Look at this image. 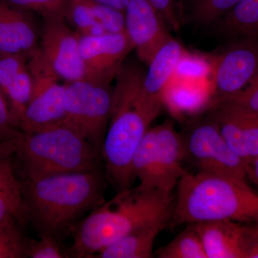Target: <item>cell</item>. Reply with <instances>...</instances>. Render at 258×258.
Instances as JSON below:
<instances>
[{
    "mask_svg": "<svg viewBox=\"0 0 258 258\" xmlns=\"http://www.w3.org/2000/svg\"><path fill=\"white\" fill-rule=\"evenodd\" d=\"M25 256L31 258L64 257L55 237L48 234H40L38 240L26 242Z\"/></svg>",
    "mask_w": 258,
    "mask_h": 258,
    "instance_id": "cell-30",
    "label": "cell"
},
{
    "mask_svg": "<svg viewBox=\"0 0 258 258\" xmlns=\"http://www.w3.org/2000/svg\"><path fill=\"white\" fill-rule=\"evenodd\" d=\"M240 0H191V19L198 25L217 23Z\"/></svg>",
    "mask_w": 258,
    "mask_h": 258,
    "instance_id": "cell-27",
    "label": "cell"
},
{
    "mask_svg": "<svg viewBox=\"0 0 258 258\" xmlns=\"http://www.w3.org/2000/svg\"><path fill=\"white\" fill-rule=\"evenodd\" d=\"M157 130V184L159 189L172 193L187 171L183 167L185 151L181 136L170 120L156 126Z\"/></svg>",
    "mask_w": 258,
    "mask_h": 258,
    "instance_id": "cell-15",
    "label": "cell"
},
{
    "mask_svg": "<svg viewBox=\"0 0 258 258\" xmlns=\"http://www.w3.org/2000/svg\"><path fill=\"white\" fill-rule=\"evenodd\" d=\"M15 8L34 12L42 18L61 16L66 18L71 0H3Z\"/></svg>",
    "mask_w": 258,
    "mask_h": 258,
    "instance_id": "cell-28",
    "label": "cell"
},
{
    "mask_svg": "<svg viewBox=\"0 0 258 258\" xmlns=\"http://www.w3.org/2000/svg\"><path fill=\"white\" fill-rule=\"evenodd\" d=\"M103 183L98 171L25 179L20 184L23 215H28L40 234L55 237L104 202Z\"/></svg>",
    "mask_w": 258,
    "mask_h": 258,
    "instance_id": "cell-3",
    "label": "cell"
},
{
    "mask_svg": "<svg viewBox=\"0 0 258 258\" xmlns=\"http://www.w3.org/2000/svg\"><path fill=\"white\" fill-rule=\"evenodd\" d=\"M170 225V220H161L141 226L97 254L99 258H151L157 236Z\"/></svg>",
    "mask_w": 258,
    "mask_h": 258,
    "instance_id": "cell-20",
    "label": "cell"
},
{
    "mask_svg": "<svg viewBox=\"0 0 258 258\" xmlns=\"http://www.w3.org/2000/svg\"><path fill=\"white\" fill-rule=\"evenodd\" d=\"M213 68L214 57L185 50L173 76L191 81L212 80Z\"/></svg>",
    "mask_w": 258,
    "mask_h": 258,
    "instance_id": "cell-26",
    "label": "cell"
},
{
    "mask_svg": "<svg viewBox=\"0 0 258 258\" xmlns=\"http://www.w3.org/2000/svg\"><path fill=\"white\" fill-rule=\"evenodd\" d=\"M212 80L191 81L172 76L163 93V104L179 116L208 111L212 98Z\"/></svg>",
    "mask_w": 258,
    "mask_h": 258,
    "instance_id": "cell-18",
    "label": "cell"
},
{
    "mask_svg": "<svg viewBox=\"0 0 258 258\" xmlns=\"http://www.w3.org/2000/svg\"><path fill=\"white\" fill-rule=\"evenodd\" d=\"M247 178L258 187V156L248 166Z\"/></svg>",
    "mask_w": 258,
    "mask_h": 258,
    "instance_id": "cell-38",
    "label": "cell"
},
{
    "mask_svg": "<svg viewBox=\"0 0 258 258\" xmlns=\"http://www.w3.org/2000/svg\"><path fill=\"white\" fill-rule=\"evenodd\" d=\"M220 104L232 105L249 111L258 112V74L240 93L217 105Z\"/></svg>",
    "mask_w": 258,
    "mask_h": 258,
    "instance_id": "cell-32",
    "label": "cell"
},
{
    "mask_svg": "<svg viewBox=\"0 0 258 258\" xmlns=\"http://www.w3.org/2000/svg\"><path fill=\"white\" fill-rule=\"evenodd\" d=\"M241 248L243 258H258V222L242 225Z\"/></svg>",
    "mask_w": 258,
    "mask_h": 258,
    "instance_id": "cell-34",
    "label": "cell"
},
{
    "mask_svg": "<svg viewBox=\"0 0 258 258\" xmlns=\"http://www.w3.org/2000/svg\"><path fill=\"white\" fill-rule=\"evenodd\" d=\"M185 49L177 40L171 38L159 49L148 64L144 75L142 97L144 104L152 111L160 113L163 93L174 76L176 64Z\"/></svg>",
    "mask_w": 258,
    "mask_h": 258,
    "instance_id": "cell-16",
    "label": "cell"
},
{
    "mask_svg": "<svg viewBox=\"0 0 258 258\" xmlns=\"http://www.w3.org/2000/svg\"><path fill=\"white\" fill-rule=\"evenodd\" d=\"M28 13L0 0V55H30L38 47L36 26Z\"/></svg>",
    "mask_w": 258,
    "mask_h": 258,
    "instance_id": "cell-17",
    "label": "cell"
},
{
    "mask_svg": "<svg viewBox=\"0 0 258 258\" xmlns=\"http://www.w3.org/2000/svg\"><path fill=\"white\" fill-rule=\"evenodd\" d=\"M25 179L63 173L98 171L102 157L79 134L62 125L25 132L12 142Z\"/></svg>",
    "mask_w": 258,
    "mask_h": 258,
    "instance_id": "cell-5",
    "label": "cell"
},
{
    "mask_svg": "<svg viewBox=\"0 0 258 258\" xmlns=\"http://www.w3.org/2000/svg\"><path fill=\"white\" fill-rule=\"evenodd\" d=\"M96 3L108 5L111 8L125 11L130 0H93Z\"/></svg>",
    "mask_w": 258,
    "mask_h": 258,
    "instance_id": "cell-37",
    "label": "cell"
},
{
    "mask_svg": "<svg viewBox=\"0 0 258 258\" xmlns=\"http://www.w3.org/2000/svg\"><path fill=\"white\" fill-rule=\"evenodd\" d=\"M32 92V79L28 63L17 75L5 93L13 125L18 129Z\"/></svg>",
    "mask_w": 258,
    "mask_h": 258,
    "instance_id": "cell-25",
    "label": "cell"
},
{
    "mask_svg": "<svg viewBox=\"0 0 258 258\" xmlns=\"http://www.w3.org/2000/svg\"><path fill=\"white\" fill-rule=\"evenodd\" d=\"M23 216L21 185L13 169L0 172V225L15 222Z\"/></svg>",
    "mask_w": 258,
    "mask_h": 258,
    "instance_id": "cell-23",
    "label": "cell"
},
{
    "mask_svg": "<svg viewBox=\"0 0 258 258\" xmlns=\"http://www.w3.org/2000/svg\"><path fill=\"white\" fill-rule=\"evenodd\" d=\"M14 152V148L11 143L0 139V172L12 169L9 157Z\"/></svg>",
    "mask_w": 258,
    "mask_h": 258,
    "instance_id": "cell-36",
    "label": "cell"
},
{
    "mask_svg": "<svg viewBox=\"0 0 258 258\" xmlns=\"http://www.w3.org/2000/svg\"><path fill=\"white\" fill-rule=\"evenodd\" d=\"M66 19L81 35L96 36L125 31V11L93 0H71Z\"/></svg>",
    "mask_w": 258,
    "mask_h": 258,
    "instance_id": "cell-14",
    "label": "cell"
},
{
    "mask_svg": "<svg viewBox=\"0 0 258 258\" xmlns=\"http://www.w3.org/2000/svg\"><path fill=\"white\" fill-rule=\"evenodd\" d=\"M156 256L159 258H208L191 224L171 242L158 249Z\"/></svg>",
    "mask_w": 258,
    "mask_h": 258,
    "instance_id": "cell-24",
    "label": "cell"
},
{
    "mask_svg": "<svg viewBox=\"0 0 258 258\" xmlns=\"http://www.w3.org/2000/svg\"><path fill=\"white\" fill-rule=\"evenodd\" d=\"M29 55L28 54L0 55V89L3 94L5 95L19 72L28 63Z\"/></svg>",
    "mask_w": 258,
    "mask_h": 258,
    "instance_id": "cell-31",
    "label": "cell"
},
{
    "mask_svg": "<svg viewBox=\"0 0 258 258\" xmlns=\"http://www.w3.org/2000/svg\"><path fill=\"white\" fill-rule=\"evenodd\" d=\"M214 220L258 222V193L247 180L232 176L187 172L174 195L170 227Z\"/></svg>",
    "mask_w": 258,
    "mask_h": 258,
    "instance_id": "cell-4",
    "label": "cell"
},
{
    "mask_svg": "<svg viewBox=\"0 0 258 258\" xmlns=\"http://www.w3.org/2000/svg\"><path fill=\"white\" fill-rule=\"evenodd\" d=\"M174 195L159 189L135 188L118 191L103 202L74 230L75 257H91L141 226L171 220Z\"/></svg>",
    "mask_w": 258,
    "mask_h": 258,
    "instance_id": "cell-2",
    "label": "cell"
},
{
    "mask_svg": "<svg viewBox=\"0 0 258 258\" xmlns=\"http://www.w3.org/2000/svg\"><path fill=\"white\" fill-rule=\"evenodd\" d=\"M217 23L220 32L233 40H258V0H240Z\"/></svg>",
    "mask_w": 258,
    "mask_h": 258,
    "instance_id": "cell-21",
    "label": "cell"
},
{
    "mask_svg": "<svg viewBox=\"0 0 258 258\" xmlns=\"http://www.w3.org/2000/svg\"><path fill=\"white\" fill-rule=\"evenodd\" d=\"M28 67L32 79V92L23 118L19 123L21 132H30L60 125L64 115L66 84L47 63L39 47L28 57Z\"/></svg>",
    "mask_w": 258,
    "mask_h": 258,
    "instance_id": "cell-8",
    "label": "cell"
},
{
    "mask_svg": "<svg viewBox=\"0 0 258 258\" xmlns=\"http://www.w3.org/2000/svg\"><path fill=\"white\" fill-rule=\"evenodd\" d=\"M208 258H243L241 248L242 225L231 220L191 224Z\"/></svg>",
    "mask_w": 258,
    "mask_h": 258,
    "instance_id": "cell-19",
    "label": "cell"
},
{
    "mask_svg": "<svg viewBox=\"0 0 258 258\" xmlns=\"http://www.w3.org/2000/svg\"><path fill=\"white\" fill-rule=\"evenodd\" d=\"M110 86L86 81L66 83L64 115L60 125L74 131L102 157L112 103Z\"/></svg>",
    "mask_w": 258,
    "mask_h": 258,
    "instance_id": "cell-6",
    "label": "cell"
},
{
    "mask_svg": "<svg viewBox=\"0 0 258 258\" xmlns=\"http://www.w3.org/2000/svg\"><path fill=\"white\" fill-rule=\"evenodd\" d=\"M257 74L258 40H233L214 57L213 93L209 109L240 93Z\"/></svg>",
    "mask_w": 258,
    "mask_h": 258,
    "instance_id": "cell-9",
    "label": "cell"
},
{
    "mask_svg": "<svg viewBox=\"0 0 258 258\" xmlns=\"http://www.w3.org/2000/svg\"><path fill=\"white\" fill-rule=\"evenodd\" d=\"M20 131L13 125L8 101L0 89V139L12 143Z\"/></svg>",
    "mask_w": 258,
    "mask_h": 258,
    "instance_id": "cell-33",
    "label": "cell"
},
{
    "mask_svg": "<svg viewBox=\"0 0 258 258\" xmlns=\"http://www.w3.org/2000/svg\"><path fill=\"white\" fill-rule=\"evenodd\" d=\"M188 159L198 172L247 180L248 166L226 142L210 118L199 120L181 135Z\"/></svg>",
    "mask_w": 258,
    "mask_h": 258,
    "instance_id": "cell-7",
    "label": "cell"
},
{
    "mask_svg": "<svg viewBox=\"0 0 258 258\" xmlns=\"http://www.w3.org/2000/svg\"><path fill=\"white\" fill-rule=\"evenodd\" d=\"M25 244L15 222L0 225V258L25 257Z\"/></svg>",
    "mask_w": 258,
    "mask_h": 258,
    "instance_id": "cell-29",
    "label": "cell"
},
{
    "mask_svg": "<svg viewBox=\"0 0 258 258\" xmlns=\"http://www.w3.org/2000/svg\"><path fill=\"white\" fill-rule=\"evenodd\" d=\"M207 111L231 149L249 166L258 156V112L229 104Z\"/></svg>",
    "mask_w": 258,
    "mask_h": 258,
    "instance_id": "cell-13",
    "label": "cell"
},
{
    "mask_svg": "<svg viewBox=\"0 0 258 258\" xmlns=\"http://www.w3.org/2000/svg\"><path fill=\"white\" fill-rule=\"evenodd\" d=\"M79 46L85 80L105 86L114 81L125 57L134 49L125 31L96 36L79 35Z\"/></svg>",
    "mask_w": 258,
    "mask_h": 258,
    "instance_id": "cell-10",
    "label": "cell"
},
{
    "mask_svg": "<svg viewBox=\"0 0 258 258\" xmlns=\"http://www.w3.org/2000/svg\"><path fill=\"white\" fill-rule=\"evenodd\" d=\"M159 12L164 21L170 24L171 27L177 29L179 20L175 10L176 0H148Z\"/></svg>",
    "mask_w": 258,
    "mask_h": 258,
    "instance_id": "cell-35",
    "label": "cell"
},
{
    "mask_svg": "<svg viewBox=\"0 0 258 258\" xmlns=\"http://www.w3.org/2000/svg\"><path fill=\"white\" fill-rule=\"evenodd\" d=\"M145 71L135 63H123L114 80L109 123L103 157L108 181L118 191L132 187V162L139 144L157 113L141 98Z\"/></svg>",
    "mask_w": 258,
    "mask_h": 258,
    "instance_id": "cell-1",
    "label": "cell"
},
{
    "mask_svg": "<svg viewBox=\"0 0 258 258\" xmlns=\"http://www.w3.org/2000/svg\"><path fill=\"white\" fill-rule=\"evenodd\" d=\"M157 164V130L154 127L148 130L132 159V175L134 179L137 178L139 180V187L159 189Z\"/></svg>",
    "mask_w": 258,
    "mask_h": 258,
    "instance_id": "cell-22",
    "label": "cell"
},
{
    "mask_svg": "<svg viewBox=\"0 0 258 258\" xmlns=\"http://www.w3.org/2000/svg\"><path fill=\"white\" fill-rule=\"evenodd\" d=\"M39 49L60 79L67 83L85 80L79 34L70 28L64 17L43 18Z\"/></svg>",
    "mask_w": 258,
    "mask_h": 258,
    "instance_id": "cell-11",
    "label": "cell"
},
{
    "mask_svg": "<svg viewBox=\"0 0 258 258\" xmlns=\"http://www.w3.org/2000/svg\"><path fill=\"white\" fill-rule=\"evenodd\" d=\"M125 18V32L139 60L148 66L159 49L172 38L164 20L148 0H130Z\"/></svg>",
    "mask_w": 258,
    "mask_h": 258,
    "instance_id": "cell-12",
    "label": "cell"
}]
</instances>
